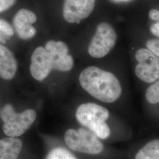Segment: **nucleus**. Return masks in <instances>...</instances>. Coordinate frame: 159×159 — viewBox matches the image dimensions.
I'll use <instances>...</instances> for the list:
<instances>
[{"instance_id":"obj_1","label":"nucleus","mask_w":159,"mask_h":159,"mask_svg":"<svg viewBox=\"0 0 159 159\" xmlns=\"http://www.w3.org/2000/svg\"><path fill=\"white\" fill-rule=\"evenodd\" d=\"M79 83L85 91L102 102H115L121 95L122 88L117 78L96 66L83 70L80 74Z\"/></svg>"},{"instance_id":"obj_2","label":"nucleus","mask_w":159,"mask_h":159,"mask_svg":"<svg viewBox=\"0 0 159 159\" xmlns=\"http://www.w3.org/2000/svg\"><path fill=\"white\" fill-rule=\"evenodd\" d=\"M109 116L107 108L92 102L81 104L75 113L80 123L89 128L101 139H106L110 135V127L106 123Z\"/></svg>"},{"instance_id":"obj_3","label":"nucleus","mask_w":159,"mask_h":159,"mask_svg":"<svg viewBox=\"0 0 159 159\" xmlns=\"http://www.w3.org/2000/svg\"><path fill=\"white\" fill-rule=\"evenodd\" d=\"M1 117L4 122L2 130L6 136L17 137L28 130L37 118V113L33 109H27L17 113L10 104L4 106Z\"/></svg>"},{"instance_id":"obj_4","label":"nucleus","mask_w":159,"mask_h":159,"mask_svg":"<svg viewBox=\"0 0 159 159\" xmlns=\"http://www.w3.org/2000/svg\"><path fill=\"white\" fill-rule=\"evenodd\" d=\"M64 140L70 149L80 153L97 154L103 150V144L98 137L84 129H80L78 131L68 129L65 133Z\"/></svg>"},{"instance_id":"obj_5","label":"nucleus","mask_w":159,"mask_h":159,"mask_svg":"<svg viewBox=\"0 0 159 159\" xmlns=\"http://www.w3.org/2000/svg\"><path fill=\"white\" fill-rule=\"evenodd\" d=\"M117 39L116 32L110 24H99L88 48L89 55L95 58L105 57L113 48Z\"/></svg>"},{"instance_id":"obj_6","label":"nucleus","mask_w":159,"mask_h":159,"mask_svg":"<svg viewBox=\"0 0 159 159\" xmlns=\"http://www.w3.org/2000/svg\"><path fill=\"white\" fill-rule=\"evenodd\" d=\"M135 57L138 61L135 74L139 79L146 83H152L159 80V57L148 48L138 50Z\"/></svg>"},{"instance_id":"obj_7","label":"nucleus","mask_w":159,"mask_h":159,"mask_svg":"<svg viewBox=\"0 0 159 159\" xmlns=\"http://www.w3.org/2000/svg\"><path fill=\"white\" fill-rule=\"evenodd\" d=\"M45 48L48 52L52 61V70L66 72L71 70L74 60L68 54V48L63 41L50 40L46 43Z\"/></svg>"},{"instance_id":"obj_8","label":"nucleus","mask_w":159,"mask_h":159,"mask_svg":"<svg viewBox=\"0 0 159 159\" xmlns=\"http://www.w3.org/2000/svg\"><path fill=\"white\" fill-rule=\"evenodd\" d=\"M96 0H65L63 14L70 23H79L93 11Z\"/></svg>"},{"instance_id":"obj_9","label":"nucleus","mask_w":159,"mask_h":159,"mask_svg":"<svg viewBox=\"0 0 159 159\" xmlns=\"http://www.w3.org/2000/svg\"><path fill=\"white\" fill-rule=\"evenodd\" d=\"M52 70L51 56L46 48L39 47L34 50L31 58L30 73L34 79L43 81Z\"/></svg>"},{"instance_id":"obj_10","label":"nucleus","mask_w":159,"mask_h":159,"mask_svg":"<svg viewBox=\"0 0 159 159\" xmlns=\"http://www.w3.org/2000/svg\"><path fill=\"white\" fill-rule=\"evenodd\" d=\"M37 21V16L33 12L21 9L14 16V27L18 35L23 40H29L36 34V30L33 26Z\"/></svg>"},{"instance_id":"obj_11","label":"nucleus","mask_w":159,"mask_h":159,"mask_svg":"<svg viewBox=\"0 0 159 159\" xmlns=\"http://www.w3.org/2000/svg\"><path fill=\"white\" fill-rule=\"evenodd\" d=\"M17 70V60L11 51L0 44V77L7 80H11Z\"/></svg>"},{"instance_id":"obj_12","label":"nucleus","mask_w":159,"mask_h":159,"mask_svg":"<svg viewBox=\"0 0 159 159\" xmlns=\"http://www.w3.org/2000/svg\"><path fill=\"white\" fill-rule=\"evenodd\" d=\"M23 148V142L16 137L0 140V159H17Z\"/></svg>"},{"instance_id":"obj_13","label":"nucleus","mask_w":159,"mask_h":159,"mask_svg":"<svg viewBox=\"0 0 159 159\" xmlns=\"http://www.w3.org/2000/svg\"><path fill=\"white\" fill-rule=\"evenodd\" d=\"M135 159H159V140L145 144L137 153Z\"/></svg>"},{"instance_id":"obj_14","label":"nucleus","mask_w":159,"mask_h":159,"mask_svg":"<svg viewBox=\"0 0 159 159\" xmlns=\"http://www.w3.org/2000/svg\"><path fill=\"white\" fill-rule=\"evenodd\" d=\"M46 159H77L68 150L62 148H55L48 154Z\"/></svg>"},{"instance_id":"obj_15","label":"nucleus","mask_w":159,"mask_h":159,"mask_svg":"<svg viewBox=\"0 0 159 159\" xmlns=\"http://www.w3.org/2000/svg\"><path fill=\"white\" fill-rule=\"evenodd\" d=\"M146 98L148 102L150 104L159 103V80L148 87L146 92Z\"/></svg>"},{"instance_id":"obj_16","label":"nucleus","mask_w":159,"mask_h":159,"mask_svg":"<svg viewBox=\"0 0 159 159\" xmlns=\"http://www.w3.org/2000/svg\"><path fill=\"white\" fill-rule=\"evenodd\" d=\"M14 35V30L8 23L0 19V43H6Z\"/></svg>"},{"instance_id":"obj_17","label":"nucleus","mask_w":159,"mask_h":159,"mask_svg":"<svg viewBox=\"0 0 159 159\" xmlns=\"http://www.w3.org/2000/svg\"><path fill=\"white\" fill-rule=\"evenodd\" d=\"M146 46L150 51L159 58V40L152 39L148 40L146 43Z\"/></svg>"},{"instance_id":"obj_18","label":"nucleus","mask_w":159,"mask_h":159,"mask_svg":"<svg viewBox=\"0 0 159 159\" xmlns=\"http://www.w3.org/2000/svg\"><path fill=\"white\" fill-rule=\"evenodd\" d=\"M16 0H0V12L4 11L11 8Z\"/></svg>"},{"instance_id":"obj_19","label":"nucleus","mask_w":159,"mask_h":159,"mask_svg":"<svg viewBox=\"0 0 159 159\" xmlns=\"http://www.w3.org/2000/svg\"><path fill=\"white\" fill-rule=\"evenodd\" d=\"M148 16L150 19L154 21H159V11L157 10H151Z\"/></svg>"},{"instance_id":"obj_20","label":"nucleus","mask_w":159,"mask_h":159,"mask_svg":"<svg viewBox=\"0 0 159 159\" xmlns=\"http://www.w3.org/2000/svg\"><path fill=\"white\" fill-rule=\"evenodd\" d=\"M152 33L159 37V23H155L150 27Z\"/></svg>"},{"instance_id":"obj_21","label":"nucleus","mask_w":159,"mask_h":159,"mask_svg":"<svg viewBox=\"0 0 159 159\" xmlns=\"http://www.w3.org/2000/svg\"><path fill=\"white\" fill-rule=\"evenodd\" d=\"M113 1H119V2H121V1H130V0H113Z\"/></svg>"}]
</instances>
